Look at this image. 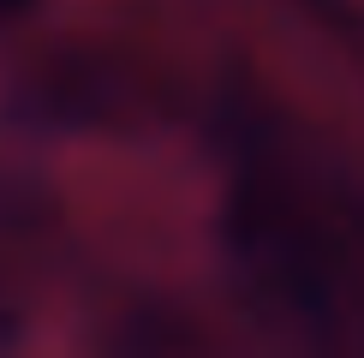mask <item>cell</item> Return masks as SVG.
Masks as SVG:
<instances>
[]
</instances>
